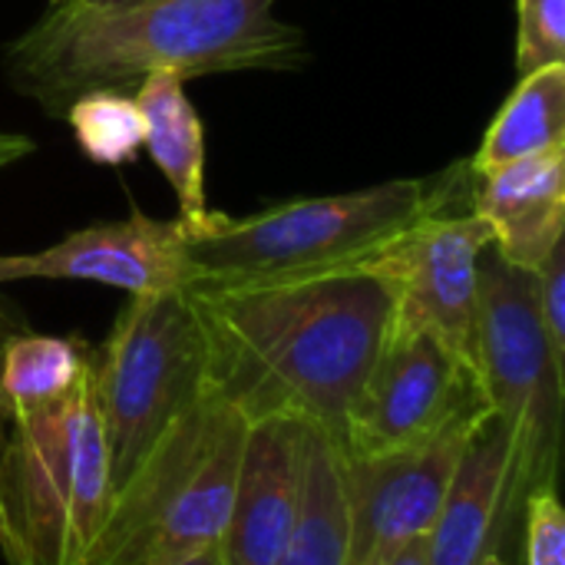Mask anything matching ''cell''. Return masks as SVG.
Here are the masks:
<instances>
[{"instance_id":"obj_1","label":"cell","mask_w":565,"mask_h":565,"mask_svg":"<svg viewBox=\"0 0 565 565\" xmlns=\"http://www.w3.org/2000/svg\"><path fill=\"white\" fill-rule=\"evenodd\" d=\"M205 348L202 394L248 424L301 420L338 450L391 328V285L367 265L281 281L185 288Z\"/></svg>"},{"instance_id":"obj_2","label":"cell","mask_w":565,"mask_h":565,"mask_svg":"<svg viewBox=\"0 0 565 565\" xmlns=\"http://www.w3.org/2000/svg\"><path fill=\"white\" fill-rule=\"evenodd\" d=\"M301 60L305 33L275 17V0H63L7 46L3 73L20 96L63 116L89 89H126L159 70L189 79Z\"/></svg>"},{"instance_id":"obj_3","label":"cell","mask_w":565,"mask_h":565,"mask_svg":"<svg viewBox=\"0 0 565 565\" xmlns=\"http://www.w3.org/2000/svg\"><path fill=\"white\" fill-rule=\"evenodd\" d=\"M460 182L394 179L384 185L295 199L248 218L209 215L185 228L189 285H248L361 268L434 212L454 209Z\"/></svg>"},{"instance_id":"obj_4","label":"cell","mask_w":565,"mask_h":565,"mask_svg":"<svg viewBox=\"0 0 565 565\" xmlns=\"http://www.w3.org/2000/svg\"><path fill=\"white\" fill-rule=\"evenodd\" d=\"M248 420L202 394L113 497L79 565H172L225 533Z\"/></svg>"},{"instance_id":"obj_5","label":"cell","mask_w":565,"mask_h":565,"mask_svg":"<svg viewBox=\"0 0 565 565\" xmlns=\"http://www.w3.org/2000/svg\"><path fill=\"white\" fill-rule=\"evenodd\" d=\"M113 503L109 447L89 374L56 404L10 420L0 507L20 565H79Z\"/></svg>"},{"instance_id":"obj_6","label":"cell","mask_w":565,"mask_h":565,"mask_svg":"<svg viewBox=\"0 0 565 565\" xmlns=\"http://www.w3.org/2000/svg\"><path fill=\"white\" fill-rule=\"evenodd\" d=\"M473 361L490 414L510 437L507 533L536 490H556L563 440V364H556L540 308L536 278L510 265L490 242L477 265V341Z\"/></svg>"},{"instance_id":"obj_7","label":"cell","mask_w":565,"mask_h":565,"mask_svg":"<svg viewBox=\"0 0 565 565\" xmlns=\"http://www.w3.org/2000/svg\"><path fill=\"white\" fill-rule=\"evenodd\" d=\"M202 371L205 348L189 295H129L106 344L93 354L113 497L156 440L202 397Z\"/></svg>"},{"instance_id":"obj_8","label":"cell","mask_w":565,"mask_h":565,"mask_svg":"<svg viewBox=\"0 0 565 565\" xmlns=\"http://www.w3.org/2000/svg\"><path fill=\"white\" fill-rule=\"evenodd\" d=\"M487 414L490 404L473 358L430 331L391 334L348 417L341 457L377 460L417 450Z\"/></svg>"},{"instance_id":"obj_9","label":"cell","mask_w":565,"mask_h":565,"mask_svg":"<svg viewBox=\"0 0 565 565\" xmlns=\"http://www.w3.org/2000/svg\"><path fill=\"white\" fill-rule=\"evenodd\" d=\"M490 242L493 232L473 209H444L374 255L367 268H374L394 295L391 334L430 331L473 358L477 265Z\"/></svg>"},{"instance_id":"obj_10","label":"cell","mask_w":565,"mask_h":565,"mask_svg":"<svg viewBox=\"0 0 565 565\" xmlns=\"http://www.w3.org/2000/svg\"><path fill=\"white\" fill-rule=\"evenodd\" d=\"M477 424L454 427L417 450L377 460H344V565H387L434 530L463 444Z\"/></svg>"},{"instance_id":"obj_11","label":"cell","mask_w":565,"mask_h":565,"mask_svg":"<svg viewBox=\"0 0 565 565\" xmlns=\"http://www.w3.org/2000/svg\"><path fill=\"white\" fill-rule=\"evenodd\" d=\"M26 278L96 281L126 295L185 291V225L132 212L70 232L43 252L0 255V285Z\"/></svg>"},{"instance_id":"obj_12","label":"cell","mask_w":565,"mask_h":565,"mask_svg":"<svg viewBox=\"0 0 565 565\" xmlns=\"http://www.w3.org/2000/svg\"><path fill=\"white\" fill-rule=\"evenodd\" d=\"M308 424H248L235 497L218 540L222 565H275L281 559L301 507Z\"/></svg>"},{"instance_id":"obj_13","label":"cell","mask_w":565,"mask_h":565,"mask_svg":"<svg viewBox=\"0 0 565 565\" xmlns=\"http://www.w3.org/2000/svg\"><path fill=\"white\" fill-rule=\"evenodd\" d=\"M470 175V209L490 225L497 252L536 271L565 238V149Z\"/></svg>"},{"instance_id":"obj_14","label":"cell","mask_w":565,"mask_h":565,"mask_svg":"<svg viewBox=\"0 0 565 565\" xmlns=\"http://www.w3.org/2000/svg\"><path fill=\"white\" fill-rule=\"evenodd\" d=\"M510 437L487 414L467 437L444 507L427 533V565H480L507 540Z\"/></svg>"},{"instance_id":"obj_15","label":"cell","mask_w":565,"mask_h":565,"mask_svg":"<svg viewBox=\"0 0 565 565\" xmlns=\"http://www.w3.org/2000/svg\"><path fill=\"white\" fill-rule=\"evenodd\" d=\"M136 103L146 119V149L179 199V222L195 232L209 222L205 205V132L195 106L185 96L179 73H149L136 83Z\"/></svg>"},{"instance_id":"obj_16","label":"cell","mask_w":565,"mask_h":565,"mask_svg":"<svg viewBox=\"0 0 565 565\" xmlns=\"http://www.w3.org/2000/svg\"><path fill=\"white\" fill-rule=\"evenodd\" d=\"M344 559H348L344 457L328 434L308 427L298 523L275 565H344Z\"/></svg>"},{"instance_id":"obj_17","label":"cell","mask_w":565,"mask_h":565,"mask_svg":"<svg viewBox=\"0 0 565 565\" xmlns=\"http://www.w3.org/2000/svg\"><path fill=\"white\" fill-rule=\"evenodd\" d=\"M550 149H565V63L520 76V86L490 122L470 172H490Z\"/></svg>"},{"instance_id":"obj_18","label":"cell","mask_w":565,"mask_h":565,"mask_svg":"<svg viewBox=\"0 0 565 565\" xmlns=\"http://www.w3.org/2000/svg\"><path fill=\"white\" fill-rule=\"evenodd\" d=\"M93 367V351L79 338L10 334L0 344V411L7 420L26 417L66 397Z\"/></svg>"},{"instance_id":"obj_19","label":"cell","mask_w":565,"mask_h":565,"mask_svg":"<svg viewBox=\"0 0 565 565\" xmlns=\"http://www.w3.org/2000/svg\"><path fill=\"white\" fill-rule=\"evenodd\" d=\"M66 122L86 159L99 166H122L136 159L146 142V119L126 89H89L66 106Z\"/></svg>"},{"instance_id":"obj_20","label":"cell","mask_w":565,"mask_h":565,"mask_svg":"<svg viewBox=\"0 0 565 565\" xmlns=\"http://www.w3.org/2000/svg\"><path fill=\"white\" fill-rule=\"evenodd\" d=\"M553 63H565V0H520V76Z\"/></svg>"},{"instance_id":"obj_21","label":"cell","mask_w":565,"mask_h":565,"mask_svg":"<svg viewBox=\"0 0 565 565\" xmlns=\"http://www.w3.org/2000/svg\"><path fill=\"white\" fill-rule=\"evenodd\" d=\"M526 565H565V513L556 490H536L523 503Z\"/></svg>"},{"instance_id":"obj_22","label":"cell","mask_w":565,"mask_h":565,"mask_svg":"<svg viewBox=\"0 0 565 565\" xmlns=\"http://www.w3.org/2000/svg\"><path fill=\"white\" fill-rule=\"evenodd\" d=\"M536 278V308L543 321L546 344L565 367V238L546 255V262L533 271Z\"/></svg>"},{"instance_id":"obj_23","label":"cell","mask_w":565,"mask_h":565,"mask_svg":"<svg viewBox=\"0 0 565 565\" xmlns=\"http://www.w3.org/2000/svg\"><path fill=\"white\" fill-rule=\"evenodd\" d=\"M7 430H10V420L0 414V454H3V444H7ZM0 553H3L7 565H20L17 546H13V536H10V526H7V516H3V507H0Z\"/></svg>"},{"instance_id":"obj_24","label":"cell","mask_w":565,"mask_h":565,"mask_svg":"<svg viewBox=\"0 0 565 565\" xmlns=\"http://www.w3.org/2000/svg\"><path fill=\"white\" fill-rule=\"evenodd\" d=\"M33 152V142L26 136H17V132H0V169L30 156Z\"/></svg>"},{"instance_id":"obj_25","label":"cell","mask_w":565,"mask_h":565,"mask_svg":"<svg viewBox=\"0 0 565 565\" xmlns=\"http://www.w3.org/2000/svg\"><path fill=\"white\" fill-rule=\"evenodd\" d=\"M387 565H427V536L417 540V543H411L404 553H397Z\"/></svg>"},{"instance_id":"obj_26","label":"cell","mask_w":565,"mask_h":565,"mask_svg":"<svg viewBox=\"0 0 565 565\" xmlns=\"http://www.w3.org/2000/svg\"><path fill=\"white\" fill-rule=\"evenodd\" d=\"M172 565H222L218 543H215V546H209V550H202V553H195V556H189V559H179V563H172Z\"/></svg>"},{"instance_id":"obj_27","label":"cell","mask_w":565,"mask_h":565,"mask_svg":"<svg viewBox=\"0 0 565 565\" xmlns=\"http://www.w3.org/2000/svg\"><path fill=\"white\" fill-rule=\"evenodd\" d=\"M480 565H507V563H503V559H500L497 553H490V556H487V559H483Z\"/></svg>"},{"instance_id":"obj_28","label":"cell","mask_w":565,"mask_h":565,"mask_svg":"<svg viewBox=\"0 0 565 565\" xmlns=\"http://www.w3.org/2000/svg\"><path fill=\"white\" fill-rule=\"evenodd\" d=\"M86 3H106L109 7V3H132V0H86Z\"/></svg>"},{"instance_id":"obj_29","label":"cell","mask_w":565,"mask_h":565,"mask_svg":"<svg viewBox=\"0 0 565 565\" xmlns=\"http://www.w3.org/2000/svg\"><path fill=\"white\" fill-rule=\"evenodd\" d=\"M53 3H63V0H53Z\"/></svg>"}]
</instances>
